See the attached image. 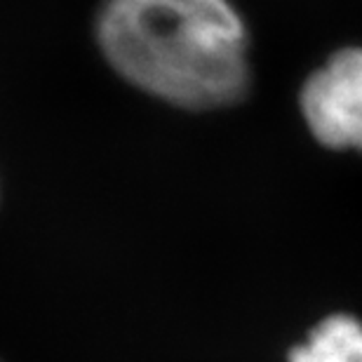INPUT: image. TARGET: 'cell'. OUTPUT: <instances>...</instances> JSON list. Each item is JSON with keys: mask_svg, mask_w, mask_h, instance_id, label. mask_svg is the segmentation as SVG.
<instances>
[{"mask_svg": "<svg viewBox=\"0 0 362 362\" xmlns=\"http://www.w3.org/2000/svg\"><path fill=\"white\" fill-rule=\"evenodd\" d=\"M97 42L129 85L188 111L233 106L252 85V35L233 0H104Z\"/></svg>", "mask_w": 362, "mask_h": 362, "instance_id": "obj_1", "label": "cell"}, {"mask_svg": "<svg viewBox=\"0 0 362 362\" xmlns=\"http://www.w3.org/2000/svg\"><path fill=\"white\" fill-rule=\"evenodd\" d=\"M296 108L320 148L362 156V42H346L325 54L303 76Z\"/></svg>", "mask_w": 362, "mask_h": 362, "instance_id": "obj_2", "label": "cell"}, {"mask_svg": "<svg viewBox=\"0 0 362 362\" xmlns=\"http://www.w3.org/2000/svg\"><path fill=\"white\" fill-rule=\"evenodd\" d=\"M287 362H362V320L346 310L320 317L289 349Z\"/></svg>", "mask_w": 362, "mask_h": 362, "instance_id": "obj_3", "label": "cell"}]
</instances>
